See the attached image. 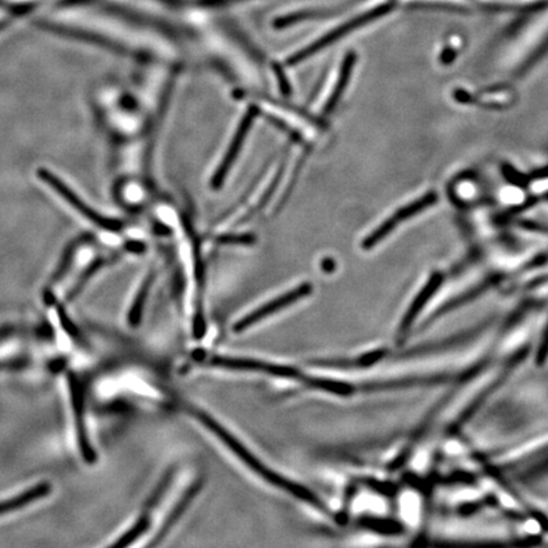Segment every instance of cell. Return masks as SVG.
<instances>
[{
  "instance_id": "cell-1",
  "label": "cell",
  "mask_w": 548,
  "mask_h": 548,
  "mask_svg": "<svg viewBox=\"0 0 548 548\" xmlns=\"http://www.w3.org/2000/svg\"><path fill=\"white\" fill-rule=\"evenodd\" d=\"M192 416H195L199 423H202L208 431L213 432L221 442H224V443H225L227 447H229L230 450H232L233 452L249 467V469L253 470V471L258 473L261 479L266 480V481L274 485V487L282 489V490L288 491V493L291 495H295L298 499L306 501V503L311 504V506H315L317 509L326 510V507H324V504L317 499L315 494L311 493L308 489L302 487V485L296 484V482L291 481V480L285 479L283 476L279 475V473L268 469V467L263 465L254 454L249 452L248 448L240 443L238 439L233 437L232 433L227 432L220 423H217L216 420L211 418L205 411L192 410Z\"/></svg>"
},
{
  "instance_id": "cell-2",
  "label": "cell",
  "mask_w": 548,
  "mask_h": 548,
  "mask_svg": "<svg viewBox=\"0 0 548 548\" xmlns=\"http://www.w3.org/2000/svg\"><path fill=\"white\" fill-rule=\"evenodd\" d=\"M37 177H39L46 186L52 188V191H54L59 197H61L68 206H71L78 214L82 215L84 219L92 223L93 225L103 230H112V232L120 227V223H117V221L102 216L101 214L96 213V210L89 207V206L87 205L73 189H70V187L65 185V182H62V180L59 178V177H56L52 171L40 168V169L37 170Z\"/></svg>"
},
{
  "instance_id": "cell-3",
  "label": "cell",
  "mask_w": 548,
  "mask_h": 548,
  "mask_svg": "<svg viewBox=\"0 0 548 548\" xmlns=\"http://www.w3.org/2000/svg\"><path fill=\"white\" fill-rule=\"evenodd\" d=\"M437 201L438 196L434 192H429L423 196V197L416 199V201L411 202L410 205L404 206L392 216L388 217V220L384 221L376 230H373L369 238L364 239L363 248L370 249L376 247L381 240L390 235L403 221L416 216V215L426 210V208L432 207Z\"/></svg>"
},
{
  "instance_id": "cell-4",
  "label": "cell",
  "mask_w": 548,
  "mask_h": 548,
  "mask_svg": "<svg viewBox=\"0 0 548 548\" xmlns=\"http://www.w3.org/2000/svg\"><path fill=\"white\" fill-rule=\"evenodd\" d=\"M311 291H313V288H311L310 283H304L300 288L291 289L288 294L279 296V297L267 302L263 306L251 311L247 316L240 319L239 322L233 325V332H245V330L251 328L254 324L260 322V320L267 319L268 316L272 315V314L277 313V311H281L283 308L288 307L289 305L294 304V302H297L298 300H301V298L306 297V296L311 294Z\"/></svg>"
},
{
  "instance_id": "cell-5",
  "label": "cell",
  "mask_w": 548,
  "mask_h": 548,
  "mask_svg": "<svg viewBox=\"0 0 548 548\" xmlns=\"http://www.w3.org/2000/svg\"><path fill=\"white\" fill-rule=\"evenodd\" d=\"M213 367L233 370H254L264 372L270 376L282 377V379H304V376L297 370L279 364L261 362L257 360H242V358L214 357L208 362Z\"/></svg>"
},
{
  "instance_id": "cell-6",
  "label": "cell",
  "mask_w": 548,
  "mask_h": 548,
  "mask_svg": "<svg viewBox=\"0 0 548 548\" xmlns=\"http://www.w3.org/2000/svg\"><path fill=\"white\" fill-rule=\"evenodd\" d=\"M255 118V112L249 111L242 120L240 121L238 129H236L235 135H233L232 142L227 146L225 157L223 158L213 180H211V186L214 188H219L225 180L227 174L232 169L233 164L235 163L236 158L239 157V152L242 151V145H244L245 140H247L249 131H251V124Z\"/></svg>"
},
{
  "instance_id": "cell-7",
  "label": "cell",
  "mask_w": 548,
  "mask_h": 548,
  "mask_svg": "<svg viewBox=\"0 0 548 548\" xmlns=\"http://www.w3.org/2000/svg\"><path fill=\"white\" fill-rule=\"evenodd\" d=\"M68 388L71 391V400H73L74 416H76L78 442H79L80 451H82L84 460L87 462H96V453L92 445L89 443L88 433L86 429V420H84V401L82 388L74 375L68 376Z\"/></svg>"
},
{
  "instance_id": "cell-8",
  "label": "cell",
  "mask_w": 548,
  "mask_h": 548,
  "mask_svg": "<svg viewBox=\"0 0 548 548\" xmlns=\"http://www.w3.org/2000/svg\"><path fill=\"white\" fill-rule=\"evenodd\" d=\"M51 491L52 488L49 482H40L36 487L28 489V490L23 491L22 494L15 495L12 499L0 501V516L23 509L24 507L30 506L34 501L41 500L43 498L48 497Z\"/></svg>"
},
{
  "instance_id": "cell-9",
  "label": "cell",
  "mask_w": 548,
  "mask_h": 548,
  "mask_svg": "<svg viewBox=\"0 0 548 548\" xmlns=\"http://www.w3.org/2000/svg\"><path fill=\"white\" fill-rule=\"evenodd\" d=\"M201 488L202 480H198V481H196L195 484L187 489L186 493L183 494V497L180 498L178 503L176 504V507H173V510H171L169 516H168L167 521L161 525L160 532L157 534V541L161 540V538L170 531L171 527L179 521L180 516L186 512L187 507H188L193 499L197 497Z\"/></svg>"
},
{
  "instance_id": "cell-10",
  "label": "cell",
  "mask_w": 548,
  "mask_h": 548,
  "mask_svg": "<svg viewBox=\"0 0 548 548\" xmlns=\"http://www.w3.org/2000/svg\"><path fill=\"white\" fill-rule=\"evenodd\" d=\"M354 62H356V58H354L353 54L347 55V58L342 61L341 71H339L338 82H336L334 89H333L332 95H330L328 102H326L325 107H324V114H332L336 105L341 101L342 93H344L348 83H350Z\"/></svg>"
},
{
  "instance_id": "cell-11",
  "label": "cell",
  "mask_w": 548,
  "mask_h": 548,
  "mask_svg": "<svg viewBox=\"0 0 548 548\" xmlns=\"http://www.w3.org/2000/svg\"><path fill=\"white\" fill-rule=\"evenodd\" d=\"M152 283V276L146 277L144 283H142V288H140L139 292H137L135 300L132 302V306H131L129 311V324L133 328H136L139 325L140 322H142V311H144L146 298H148L149 291H151Z\"/></svg>"
},
{
  "instance_id": "cell-12",
  "label": "cell",
  "mask_w": 548,
  "mask_h": 548,
  "mask_svg": "<svg viewBox=\"0 0 548 548\" xmlns=\"http://www.w3.org/2000/svg\"><path fill=\"white\" fill-rule=\"evenodd\" d=\"M149 527H151V521H149L148 516H142V518L133 525L132 528L129 529L123 537L118 538V541L114 542V543H112V547L130 546L133 542L139 540L142 534H145Z\"/></svg>"
},
{
  "instance_id": "cell-13",
  "label": "cell",
  "mask_w": 548,
  "mask_h": 548,
  "mask_svg": "<svg viewBox=\"0 0 548 548\" xmlns=\"http://www.w3.org/2000/svg\"><path fill=\"white\" fill-rule=\"evenodd\" d=\"M171 476H173V473L171 472L168 473V475L165 476L163 481H161V484L159 485L157 490H155L154 495H152L151 499L149 500V507H154L155 504L158 503L159 499L163 497L165 490H167L168 487H169Z\"/></svg>"
},
{
  "instance_id": "cell-14",
  "label": "cell",
  "mask_w": 548,
  "mask_h": 548,
  "mask_svg": "<svg viewBox=\"0 0 548 548\" xmlns=\"http://www.w3.org/2000/svg\"><path fill=\"white\" fill-rule=\"evenodd\" d=\"M14 9L9 7V5H5V3L0 2V28L5 26V23H8L9 21L14 17Z\"/></svg>"
},
{
  "instance_id": "cell-15",
  "label": "cell",
  "mask_w": 548,
  "mask_h": 548,
  "mask_svg": "<svg viewBox=\"0 0 548 548\" xmlns=\"http://www.w3.org/2000/svg\"><path fill=\"white\" fill-rule=\"evenodd\" d=\"M58 313H59V316H60L61 324H62V325H64V329L67 330L68 334L76 335L77 328H76V326H74L73 322H71V320L68 319V317L67 316V314L64 313V310H62V308H59Z\"/></svg>"
}]
</instances>
